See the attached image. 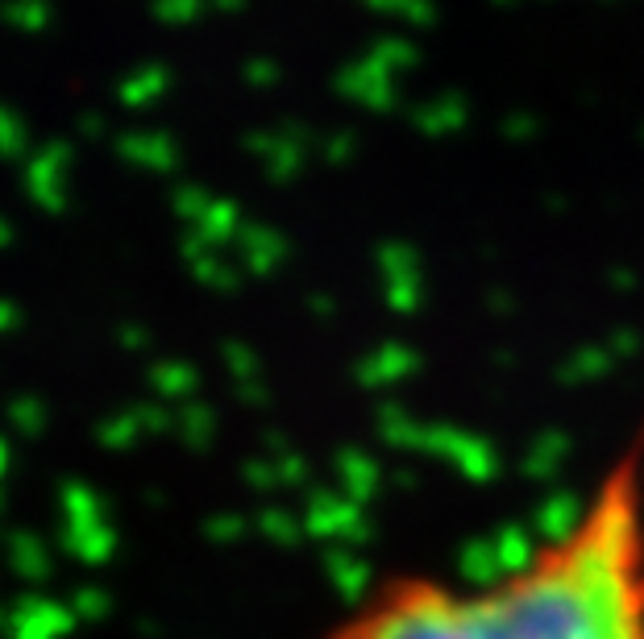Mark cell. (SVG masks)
<instances>
[{"instance_id":"6da1fadb","label":"cell","mask_w":644,"mask_h":639,"mask_svg":"<svg viewBox=\"0 0 644 639\" xmlns=\"http://www.w3.org/2000/svg\"><path fill=\"white\" fill-rule=\"evenodd\" d=\"M316 639H644V432L503 573H387Z\"/></svg>"}]
</instances>
